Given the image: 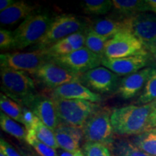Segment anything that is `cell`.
<instances>
[{
    "label": "cell",
    "mask_w": 156,
    "mask_h": 156,
    "mask_svg": "<svg viewBox=\"0 0 156 156\" xmlns=\"http://www.w3.org/2000/svg\"><path fill=\"white\" fill-rule=\"evenodd\" d=\"M108 40L110 39L97 34L89 26L87 30L85 46L93 53L103 58L104 56L106 44Z\"/></svg>",
    "instance_id": "cb8c5ba5"
},
{
    "label": "cell",
    "mask_w": 156,
    "mask_h": 156,
    "mask_svg": "<svg viewBox=\"0 0 156 156\" xmlns=\"http://www.w3.org/2000/svg\"><path fill=\"white\" fill-rule=\"evenodd\" d=\"M28 132H33L37 139L44 142L46 145L53 147L55 150L59 149V146L56 141L54 131L45 125L38 118L36 119L32 129Z\"/></svg>",
    "instance_id": "603a6c76"
},
{
    "label": "cell",
    "mask_w": 156,
    "mask_h": 156,
    "mask_svg": "<svg viewBox=\"0 0 156 156\" xmlns=\"http://www.w3.org/2000/svg\"><path fill=\"white\" fill-rule=\"evenodd\" d=\"M16 1H14V0H1L0 1V12L9 8Z\"/></svg>",
    "instance_id": "d590c367"
},
{
    "label": "cell",
    "mask_w": 156,
    "mask_h": 156,
    "mask_svg": "<svg viewBox=\"0 0 156 156\" xmlns=\"http://www.w3.org/2000/svg\"><path fill=\"white\" fill-rule=\"evenodd\" d=\"M81 151L84 156H112L107 146L97 142H85Z\"/></svg>",
    "instance_id": "4dcf8cb0"
},
{
    "label": "cell",
    "mask_w": 156,
    "mask_h": 156,
    "mask_svg": "<svg viewBox=\"0 0 156 156\" xmlns=\"http://www.w3.org/2000/svg\"><path fill=\"white\" fill-rule=\"evenodd\" d=\"M1 89L7 95L22 106L28 108L38 95L36 84L28 73L11 68L1 67Z\"/></svg>",
    "instance_id": "7a4b0ae2"
},
{
    "label": "cell",
    "mask_w": 156,
    "mask_h": 156,
    "mask_svg": "<svg viewBox=\"0 0 156 156\" xmlns=\"http://www.w3.org/2000/svg\"><path fill=\"white\" fill-rule=\"evenodd\" d=\"M28 108L53 131L60 125L55 103L51 97L38 94Z\"/></svg>",
    "instance_id": "5bb4252c"
},
{
    "label": "cell",
    "mask_w": 156,
    "mask_h": 156,
    "mask_svg": "<svg viewBox=\"0 0 156 156\" xmlns=\"http://www.w3.org/2000/svg\"><path fill=\"white\" fill-rule=\"evenodd\" d=\"M51 98L62 125L82 127L87 119L101 107L99 103L87 101Z\"/></svg>",
    "instance_id": "5b68a950"
},
{
    "label": "cell",
    "mask_w": 156,
    "mask_h": 156,
    "mask_svg": "<svg viewBox=\"0 0 156 156\" xmlns=\"http://www.w3.org/2000/svg\"><path fill=\"white\" fill-rule=\"evenodd\" d=\"M54 18L46 13H36L23 20L13 31V49H23L37 44L47 34Z\"/></svg>",
    "instance_id": "3957f363"
},
{
    "label": "cell",
    "mask_w": 156,
    "mask_h": 156,
    "mask_svg": "<svg viewBox=\"0 0 156 156\" xmlns=\"http://www.w3.org/2000/svg\"><path fill=\"white\" fill-rule=\"evenodd\" d=\"M112 151L116 156H152L126 139L115 140Z\"/></svg>",
    "instance_id": "484cf974"
},
{
    "label": "cell",
    "mask_w": 156,
    "mask_h": 156,
    "mask_svg": "<svg viewBox=\"0 0 156 156\" xmlns=\"http://www.w3.org/2000/svg\"><path fill=\"white\" fill-rule=\"evenodd\" d=\"M90 27L97 34L109 39L112 38L119 33L127 32L123 18L114 19L105 17L95 19Z\"/></svg>",
    "instance_id": "ffe728a7"
},
{
    "label": "cell",
    "mask_w": 156,
    "mask_h": 156,
    "mask_svg": "<svg viewBox=\"0 0 156 156\" xmlns=\"http://www.w3.org/2000/svg\"><path fill=\"white\" fill-rule=\"evenodd\" d=\"M56 139L59 148L65 151L75 153L80 150L83 134L81 127L60 124L54 130Z\"/></svg>",
    "instance_id": "ac0fdd59"
},
{
    "label": "cell",
    "mask_w": 156,
    "mask_h": 156,
    "mask_svg": "<svg viewBox=\"0 0 156 156\" xmlns=\"http://www.w3.org/2000/svg\"><path fill=\"white\" fill-rule=\"evenodd\" d=\"M85 20L73 14H64L54 18L47 34L36 44L38 49H47L56 43L88 28Z\"/></svg>",
    "instance_id": "8992f818"
},
{
    "label": "cell",
    "mask_w": 156,
    "mask_h": 156,
    "mask_svg": "<svg viewBox=\"0 0 156 156\" xmlns=\"http://www.w3.org/2000/svg\"><path fill=\"white\" fill-rule=\"evenodd\" d=\"M144 45L134 35L129 32L116 34L108 41L105 47L104 56L123 58L147 53Z\"/></svg>",
    "instance_id": "8fae6325"
},
{
    "label": "cell",
    "mask_w": 156,
    "mask_h": 156,
    "mask_svg": "<svg viewBox=\"0 0 156 156\" xmlns=\"http://www.w3.org/2000/svg\"><path fill=\"white\" fill-rule=\"evenodd\" d=\"M113 9L122 18L151 11L147 0H112Z\"/></svg>",
    "instance_id": "44dd1931"
},
{
    "label": "cell",
    "mask_w": 156,
    "mask_h": 156,
    "mask_svg": "<svg viewBox=\"0 0 156 156\" xmlns=\"http://www.w3.org/2000/svg\"><path fill=\"white\" fill-rule=\"evenodd\" d=\"M155 130H156V128H155Z\"/></svg>",
    "instance_id": "f6af8a7d"
},
{
    "label": "cell",
    "mask_w": 156,
    "mask_h": 156,
    "mask_svg": "<svg viewBox=\"0 0 156 156\" xmlns=\"http://www.w3.org/2000/svg\"><path fill=\"white\" fill-rule=\"evenodd\" d=\"M132 142L149 155L156 156V130L155 129L136 135Z\"/></svg>",
    "instance_id": "4316f807"
},
{
    "label": "cell",
    "mask_w": 156,
    "mask_h": 156,
    "mask_svg": "<svg viewBox=\"0 0 156 156\" xmlns=\"http://www.w3.org/2000/svg\"><path fill=\"white\" fill-rule=\"evenodd\" d=\"M79 151V150H78ZM58 156H78L77 151L75 152V153H71V152L65 151L64 150H60V151H58Z\"/></svg>",
    "instance_id": "8d00e7d4"
},
{
    "label": "cell",
    "mask_w": 156,
    "mask_h": 156,
    "mask_svg": "<svg viewBox=\"0 0 156 156\" xmlns=\"http://www.w3.org/2000/svg\"><path fill=\"white\" fill-rule=\"evenodd\" d=\"M37 6L24 1H17L9 8L0 12V23L4 25L16 24L19 21L25 20L36 14Z\"/></svg>",
    "instance_id": "d6986e66"
},
{
    "label": "cell",
    "mask_w": 156,
    "mask_h": 156,
    "mask_svg": "<svg viewBox=\"0 0 156 156\" xmlns=\"http://www.w3.org/2000/svg\"><path fill=\"white\" fill-rule=\"evenodd\" d=\"M51 61L46 49H38L30 52L4 53L0 55L1 67L24 71L34 75L44 64Z\"/></svg>",
    "instance_id": "52a82bcc"
},
{
    "label": "cell",
    "mask_w": 156,
    "mask_h": 156,
    "mask_svg": "<svg viewBox=\"0 0 156 156\" xmlns=\"http://www.w3.org/2000/svg\"><path fill=\"white\" fill-rule=\"evenodd\" d=\"M77 155L78 156H84L83 152H82L81 150H79V151H77Z\"/></svg>",
    "instance_id": "ab89813d"
},
{
    "label": "cell",
    "mask_w": 156,
    "mask_h": 156,
    "mask_svg": "<svg viewBox=\"0 0 156 156\" xmlns=\"http://www.w3.org/2000/svg\"><path fill=\"white\" fill-rule=\"evenodd\" d=\"M0 156H5V154L2 153V152H0Z\"/></svg>",
    "instance_id": "7bdbcfd3"
},
{
    "label": "cell",
    "mask_w": 156,
    "mask_h": 156,
    "mask_svg": "<svg viewBox=\"0 0 156 156\" xmlns=\"http://www.w3.org/2000/svg\"><path fill=\"white\" fill-rule=\"evenodd\" d=\"M0 152L5 154V156H23L12 145L2 138L0 140Z\"/></svg>",
    "instance_id": "836d02e7"
},
{
    "label": "cell",
    "mask_w": 156,
    "mask_h": 156,
    "mask_svg": "<svg viewBox=\"0 0 156 156\" xmlns=\"http://www.w3.org/2000/svg\"><path fill=\"white\" fill-rule=\"evenodd\" d=\"M51 97L69 100L87 101L97 103L102 101V98L100 94L91 91L80 82L64 84L52 90Z\"/></svg>",
    "instance_id": "2e32d148"
},
{
    "label": "cell",
    "mask_w": 156,
    "mask_h": 156,
    "mask_svg": "<svg viewBox=\"0 0 156 156\" xmlns=\"http://www.w3.org/2000/svg\"><path fill=\"white\" fill-rule=\"evenodd\" d=\"M148 53L123 58H108L103 56L101 65L119 76H126L140 71L149 63Z\"/></svg>",
    "instance_id": "4fadbf2b"
},
{
    "label": "cell",
    "mask_w": 156,
    "mask_h": 156,
    "mask_svg": "<svg viewBox=\"0 0 156 156\" xmlns=\"http://www.w3.org/2000/svg\"><path fill=\"white\" fill-rule=\"evenodd\" d=\"M113 156H116V155H113Z\"/></svg>",
    "instance_id": "ee69618b"
},
{
    "label": "cell",
    "mask_w": 156,
    "mask_h": 156,
    "mask_svg": "<svg viewBox=\"0 0 156 156\" xmlns=\"http://www.w3.org/2000/svg\"><path fill=\"white\" fill-rule=\"evenodd\" d=\"M87 28L85 30L70 35L48 48L46 51L51 60L53 58L67 55L85 47Z\"/></svg>",
    "instance_id": "e0dca14e"
},
{
    "label": "cell",
    "mask_w": 156,
    "mask_h": 156,
    "mask_svg": "<svg viewBox=\"0 0 156 156\" xmlns=\"http://www.w3.org/2000/svg\"><path fill=\"white\" fill-rule=\"evenodd\" d=\"M23 125L29 131L32 129L33 126L36 122L38 117L34 114V112L30 108L27 107L23 106Z\"/></svg>",
    "instance_id": "d6a6232c"
},
{
    "label": "cell",
    "mask_w": 156,
    "mask_h": 156,
    "mask_svg": "<svg viewBox=\"0 0 156 156\" xmlns=\"http://www.w3.org/2000/svg\"><path fill=\"white\" fill-rule=\"evenodd\" d=\"M26 142L33 147L38 156H58L56 150L38 140L33 132H28Z\"/></svg>",
    "instance_id": "f546056e"
},
{
    "label": "cell",
    "mask_w": 156,
    "mask_h": 156,
    "mask_svg": "<svg viewBox=\"0 0 156 156\" xmlns=\"http://www.w3.org/2000/svg\"><path fill=\"white\" fill-rule=\"evenodd\" d=\"M14 34L12 31L2 29L0 30V48L2 50L13 49Z\"/></svg>",
    "instance_id": "1f68e13d"
},
{
    "label": "cell",
    "mask_w": 156,
    "mask_h": 156,
    "mask_svg": "<svg viewBox=\"0 0 156 156\" xmlns=\"http://www.w3.org/2000/svg\"><path fill=\"white\" fill-rule=\"evenodd\" d=\"M120 76L105 67H98L80 75V83L98 94L112 93L117 90Z\"/></svg>",
    "instance_id": "9c48e42d"
},
{
    "label": "cell",
    "mask_w": 156,
    "mask_h": 156,
    "mask_svg": "<svg viewBox=\"0 0 156 156\" xmlns=\"http://www.w3.org/2000/svg\"><path fill=\"white\" fill-rule=\"evenodd\" d=\"M147 50L152 54V55L154 57V58L156 60V46H152V47L147 48Z\"/></svg>",
    "instance_id": "f35d334b"
},
{
    "label": "cell",
    "mask_w": 156,
    "mask_h": 156,
    "mask_svg": "<svg viewBox=\"0 0 156 156\" xmlns=\"http://www.w3.org/2000/svg\"><path fill=\"white\" fill-rule=\"evenodd\" d=\"M154 108L148 103L112 109L111 122L114 133L121 136H136L147 132L148 118Z\"/></svg>",
    "instance_id": "6da1fadb"
},
{
    "label": "cell",
    "mask_w": 156,
    "mask_h": 156,
    "mask_svg": "<svg viewBox=\"0 0 156 156\" xmlns=\"http://www.w3.org/2000/svg\"><path fill=\"white\" fill-rule=\"evenodd\" d=\"M151 105L153 107H154V108H156V100H155L154 101H153L152 103H151Z\"/></svg>",
    "instance_id": "60d3db41"
},
{
    "label": "cell",
    "mask_w": 156,
    "mask_h": 156,
    "mask_svg": "<svg viewBox=\"0 0 156 156\" xmlns=\"http://www.w3.org/2000/svg\"><path fill=\"white\" fill-rule=\"evenodd\" d=\"M147 2L150 6L151 11L156 14V0H147Z\"/></svg>",
    "instance_id": "74e56055"
},
{
    "label": "cell",
    "mask_w": 156,
    "mask_h": 156,
    "mask_svg": "<svg viewBox=\"0 0 156 156\" xmlns=\"http://www.w3.org/2000/svg\"><path fill=\"white\" fill-rule=\"evenodd\" d=\"M0 108L4 114L23 124V106L4 93L0 94Z\"/></svg>",
    "instance_id": "d4e9b609"
},
{
    "label": "cell",
    "mask_w": 156,
    "mask_h": 156,
    "mask_svg": "<svg viewBox=\"0 0 156 156\" xmlns=\"http://www.w3.org/2000/svg\"><path fill=\"white\" fill-rule=\"evenodd\" d=\"M80 6L83 12L90 15H104L113 9L112 0H84Z\"/></svg>",
    "instance_id": "83f0119b"
},
{
    "label": "cell",
    "mask_w": 156,
    "mask_h": 156,
    "mask_svg": "<svg viewBox=\"0 0 156 156\" xmlns=\"http://www.w3.org/2000/svg\"><path fill=\"white\" fill-rule=\"evenodd\" d=\"M155 67H147L121 79L116 93L123 99H129L138 94L155 71Z\"/></svg>",
    "instance_id": "9a60e30c"
},
{
    "label": "cell",
    "mask_w": 156,
    "mask_h": 156,
    "mask_svg": "<svg viewBox=\"0 0 156 156\" xmlns=\"http://www.w3.org/2000/svg\"><path fill=\"white\" fill-rule=\"evenodd\" d=\"M127 32L134 35L146 49L156 46V15L140 13L123 18Z\"/></svg>",
    "instance_id": "ba28073f"
},
{
    "label": "cell",
    "mask_w": 156,
    "mask_h": 156,
    "mask_svg": "<svg viewBox=\"0 0 156 156\" xmlns=\"http://www.w3.org/2000/svg\"><path fill=\"white\" fill-rule=\"evenodd\" d=\"M80 75L51 61L44 64L34 76L44 86L54 90L64 84L73 82L80 83Z\"/></svg>",
    "instance_id": "7c38bea8"
},
{
    "label": "cell",
    "mask_w": 156,
    "mask_h": 156,
    "mask_svg": "<svg viewBox=\"0 0 156 156\" xmlns=\"http://www.w3.org/2000/svg\"><path fill=\"white\" fill-rule=\"evenodd\" d=\"M0 126L4 132L17 140L26 142L28 136L27 129L2 112L0 114Z\"/></svg>",
    "instance_id": "7402d4cb"
},
{
    "label": "cell",
    "mask_w": 156,
    "mask_h": 156,
    "mask_svg": "<svg viewBox=\"0 0 156 156\" xmlns=\"http://www.w3.org/2000/svg\"><path fill=\"white\" fill-rule=\"evenodd\" d=\"M102 57L83 47L67 55L52 58L51 61L72 73L82 75L89 70L100 67Z\"/></svg>",
    "instance_id": "30bf717a"
},
{
    "label": "cell",
    "mask_w": 156,
    "mask_h": 156,
    "mask_svg": "<svg viewBox=\"0 0 156 156\" xmlns=\"http://www.w3.org/2000/svg\"><path fill=\"white\" fill-rule=\"evenodd\" d=\"M155 100H156V68L146 83L143 91L138 98L136 104L146 105Z\"/></svg>",
    "instance_id": "f1b7e54d"
},
{
    "label": "cell",
    "mask_w": 156,
    "mask_h": 156,
    "mask_svg": "<svg viewBox=\"0 0 156 156\" xmlns=\"http://www.w3.org/2000/svg\"><path fill=\"white\" fill-rule=\"evenodd\" d=\"M26 156H38V155H35V154H33V153H29V154H28V155H27Z\"/></svg>",
    "instance_id": "b9f144b4"
},
{
    "label": "cell",
    "mask_w": 156,
    "mask_h": 156,
    "mask_svg": "<svg viewBox=\"0 0 156 156\" xmlns=\"http://www.w3.org/2000/svg\"><path fill=\"white\" fill-rule=\"evenodd\" d=\"M112 112V109L101 107L87 119L81 127L85 142L101 143L112 149L115 142L111 122Z\"/></svg>",
    "instance_id": "277c9868"
},
{
    "label": "cell",
    "mask_w": 156,
    "mask_h": 156,
    "mask_svg": "<svg viewBox=\"0 0 156 156\" xmlns=\"http://www.w3.org/2000/svg\"><path fill=\"white\" fill-rule=\"evenodd\" d=\"M156 128V108L152 111L148 118V131Z\"/></svg>",
    "instance_id": "e575fe53"
}]
</instances>
